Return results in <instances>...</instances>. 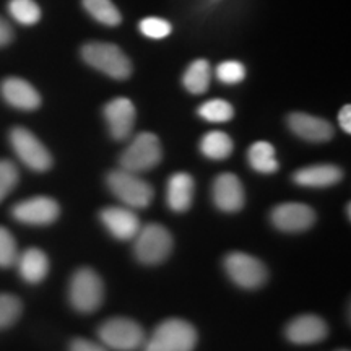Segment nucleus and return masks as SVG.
Listing matches in <instances>:
<instances>
[{
  "label": "nucleus",
  "instance_id": "b1692460",
  "mask_svg": "<svg viewBox=\"0 0 351 351\" xmlns=\"http://www.w3.org/2000/svg\"><path fill=\"white\" fill-rule=\"evenodd\" d=\"M83 7L99 23L106 26L121 25L122 15L111 0H83Z\"/></svg>",
  "mask_w": 351,
  "mask_h": 351
},
{
  "label": "nucleus",
  "instance_id": "9b49d317",
  "mask_svg": "<svg viewBox=\"0 0 351 351\" xmlns=\"http://www.w3.org/2000/svg\"><path fill=\"white\" fill-rule=\"evenodd\" d=\"M270 219L278 230L287 232H300L314 225L315 212L309 205L289 202V204H282L275 207L270 215Z\"/></svg>",
  "mask_w": 351,
  "mask_h": 351
},
{
  "label": "nucleus",
  "instance_id": "bb28decb",
  "mask_svg": "<svg viewBox=\"0 0 351 351\" xmlns=\"http://www.w3.org/2000/svg\"><path fill=\"white\" fill-rule=\"evenodd\" d=\"M21 311V301L13 295H0V330L13 326L16 320L20 319Z\"/></svg>",
  "mask_w": 351,
  "mask_h": 351
},
{
  "label": "nucleus",
  "instance_id": "7ed1b4c3",
  "mask_svg": "<svg viewBox=\"0 0 351 351\" xmlns=\"http://www.w3.org/2000/svg\"><path fill=\"white\" fill-rule=\"evenodd\" d=\"M108 186L114 195L129 208H145L152 204L153 187L138 174L127 169H116L108 174Z\"/></svg>",
  "mask_w": 351,
  "mask_h": 351
},
{
  "label": "nucleus",
  "instance_id": "9d476101",
  "mask_svg": "<svg viewBox=\"0 0 351 351\" xmlns=\"http://www.w3.org/2000/svg\"><path fill=\"white\" fill-rule=\"evenodd\" d=\"M13 218L25 225L44 226L54 223L60 215L59 204L51 197H32L20 204H16L12 210Z\"/></svg>",
  "mask_w": 351,
  "mask_h": 351
},
{
  "label": "nucleus",
  "instance_id": "39448f33",
  "mask_svg": "<svg viewBox=\"0 0 351 351\" xmlns=\"http://www.w3.org/2000/svg\"><path fill=\"white\" fill-rule=\"evenodd\" d=\"M161 158H163V147L160 138L152 132H142L122 153L121 168L138 174L160 165Z\"/></svg>",
  "mask_w": 351,
  "mask_h": 351
},
{
  "label": "nucleus",
  "instance_id": "dca6fc26",
  "mask_svg": "<svg viewBox=\"0 0 351 351\" xmlns=\"http://www.w3.org/2000/svg\"><path fill=\"white\" fill-rule=\"evenodd\" d=\"M288 125L293 134L307 142L322 143L328 142L333 137V127L330 122L306 112H293L288 117Z\"/></svg>",
  "mask_w": 351,
  "mask_h": 351
},
{
  "label": "nucleus",
  "instance_id": "f704fd0d",
  "mask_svg": "<svg viewBox=\"0 0 351 351\" xmlns=\"http://www.w3.org/2000/svg\"><path fill=\"white\" fill-rule=\"evenodd\" d=\"M340 351H348V350H340Z\"/></svg>",
  "mask_w": 351,
  "mask_h": 351
},
{
  "label": "nucleus",
  "instance_id": "1a4fd4ad",
  "mask_svg": "<svg viewBox=\"0 0 351 351\" xmlns=\"http://www.w3.org/2000/svg\"><path fill=\"white\" fill-rule=\"evenodd\" d=\"M225 269L230 278L238 287L256 289L267 282V267L257 257L245 252H231L225 258Z\"/></svg>",
  "mask_w": 351,
  "mask_h": 351
},
{
  "label": "nucleus",
  "instance_id": "ddd939ff",
  "mask_svg": "<svg viewBox=\"0 0 351 351\" xmlns=\"http://www.w3.org/2000/svg\"><path fill=\"white\" fill-rule=\"evenodd\" d=\"M287 339L296 345L319 343L328 335V326L322 317L314 314H304L293 319L287 327Z\"/></svg>",
  "mask_w": 351,
  "mask_h": 351
},
{
  "label": "nucleus",
  "instance_id": "2eb2a0df",
  "mask_svg": "<svg viewBox=\"0 0 351 351\" xmlns=\"http://www.w3.org/2000/svg\"><path fill=\"white\" fill-rule=\"evenodd\" d=\"M0 93L10 106L21 109V111H34L41 106V95L38 93V90L32 83L23 80V78H5L0 85Z\"/></svg>",
  "mask_w": 351,
  "mask_h": 351
},
{
  "label": "nucleus",
  "instance_id": "f8f14e48",
  "mask_svg": "<svg viewBox=\"0 0 351 351\" xmlns=\"http://www.w3.org/2000/svg\"><path fill=\"white\" fill-rule=\"evenodd\" d=\"M135 106L130 99L116 98L104 106V119L109 132L116 140H125L130 137L135 125Z\"/></svg>",
  "mask_w": 351,
  "mask_h": 351
},
{
  "label": "nucleus",
  "instance_id": "2f4dec72",
  "mask_svg": "<svg viewBox=\"0 0 351 351\" xmlns=\"http://www.w3.org/2000/svg\"><path fill=\"white\" fill-rule=\"evenodd\" d=\"M69 351H108L103 343H96V341L86 339H75L70 343Z\"/></svg>",
  "mask_w": 351,
  "mask_h": 351
},
{
  "label": "nucleus",
  "instance_id": "6ab92c4d",
  "mask_svg": "<svg viewBox=\"0 0 351 351\" xmlns=\"http://www.w3.org/2000/svg\"><path fill=\"white\" fill-rule=\"evenodd\" d=\"M194 199V179L187 173H176L168 181V192H166V200H168L169 208L173 212H186L192 205Z\"/></svg>",
  "mask_w": 351,
  "mask_h": 351
},
{
  "label": "nucleus",
  "instance_id": "4468645a",
  "mask_svg": "<svg viewBox=\"0 0 351 351\" xmlns=\"http://www.w3.org/2000/svg\"><path fill=\"white\" fill-rule=\"evenodd\" d=\"M215 205L223 212H239L244 205V187L232 173L219 174L213 182Z\"/></svg>",
  "mask_w": 351,
  "mask_h": 351
},
{
  "label": "nucleus",
  "instance_id": "412c9836",
  "mask_svg": "<svg viewBox=\"0 0 351 351\" xmlns=\"http://www.w3.org/2000/svg\"><path fill=\"white\" fill-rule=\"evenodd\" d=\"M247 160L251 168L261 174H274L280 168L274 145L269 142L252 143L247 152Z\"/></svg>",
  "mask_w": 351,
  "mask_h": 351
},
{
  "label": "nucleus",
  "instance_id": "f03ea898",
  "mask_svg": "<svg viewBox=\"0 0 351 351\" xmlns=\"http://www.w3.org/2000/svg\"><path fill=\"white\" fill-rule=\"evenodd\" d=\"M83 60L104 75L114 80H125L132 73V64L129 57L121 47L109 43H88L82 49Z\"/></svg>",
  "mask_w": 351,
  "mask_h": 351
},
{
  "label": "nucleus",
  "instance_id": "aec40b11",
  "mask_svg": "<svg viewBox=\"0 0 351 351\" xmlns=\"http://www.w3.org/2000/svg\"><path fill=\"white\" fill-rule=\"evenodd\" d=\"M16 265H19V271L25 282L39 283L46 278L47 271H49V258L41 249L29 247L25 252L19 254Z\"/></svg>",
  "mask_w": 351,
  "mask_h": 351
},
{
  "label": "nucleus",
  "instance_id": "6e6552de",
  "mask_svg": "<svg viewBox=\"0 0 351 351\" xmlns=\"http://www.w3.org/2000/svg\"><path fill=\"white\" fill-rule=\"evenodd\" d=\"M8 140H10L15 155L29 169L36 171V173H44L52 166V156L49 150L44 147L41 140L32 130L25 129V127H13L10 135H8Z\"/></svg>",
  "mask_w": 351,
  "mask_h": 351
},
{
  "label": "nucleus",
  "instance_id": "c85d7f7f",
  "mask_svg": "<svg viewBox=\"0 0 351 351\" xmlns=\"http://www.w3.org/2000/svg\"><path fill=\"white\" fill-rule=\"evenodd\" d=\"M140 32L150 39H163L169 36L171 32H173V26H171L169 21L163 19H158V16H148V19H143L138 25Z\"/></svg>",
  "mask_w": 351,
  "mask_h": 351
},
{
  "label": "nucleus",
  "instance_id": "cd10ccee",
  "mask_svg": "<svg viewBox=\"0 0 351 351\" xmlns=\"http://www.w3.org/2000/svg\"><path fill=\"white\" fill-rule=\"evenodd\" d=\"M16 258H19V247L15 238L7 228L0 226V267L7 269L15 265Z\"/></svg>",
  "mask_w": 351,
  "mask_h": 351
},
{
  "label": "nucleus",
  "instance_id": "5701e85b",
  "mask_svg": "<svg viewBox=\"0 0 351 351\" xmlns=\"http://www.w3.org/2000/svg\"><path fill=\"white\" fill-rule=\"evenodd\" d=\"M232 140L221 130H212L202 138L200 152L210 160H225L232 153Z\"/></svg>",
  "mask_w": 351,
  "mask_h": 351
},
{
  "label": "nucleus",
  "instance_id": "423d86ee",
  "mask_svg": "<svg viewBox=\"0 0 351 351\" xmlns=\"http://www.w3.org/2000/svg\"><path fill=\"white\" fill-rule=\"evenodd\" d=\"M69 298L78 313H93L103 304L104 285L101 276L91 269H80L70 280Z\"/></svg>",
  "mask_w": 351,
  "mask_h": 351
},
{
  "label": "nucleus",
  "instance_id": "72a5a7b5",
  "mask_svg": "<svg viewBox=\"0 0 351 351\" xmlns=\"http://www.w3.org/2000/svg\"><path fill=\"white\" fill-rule=\"evenodd\" d=\"M13 39V32H12V26L7 23L5 20L0 16V47L7 46Z\"/></svg>",
  "mask_w": 351,
  "mask_h": 351
},
{
  "label": "nucleus",
  "instance_id": "473e14b6",
  "mask_svg": "<svg viewBox=\"0 0 351 351\" xmlns=\"http://www.w3.org/2000/svg\"><path fill=\"white\" fill-rule=\"evenodd\" d=\"M339 124L341 127V130H345L346 134L351 132V106L346 104V106L341 108V111L339 114Z\"/></svg>",
  "mask_w": 351,
  "mask_h": 351
},
{
  "label": "nucleus",
  "instance_id": "c756f323",
  "mask_svg": "<svg viewBox=\"0 0 351 351\" xmlns=\"http://www.w3.org/2000/svg\"><path fill=\"white\" fill-rule=\"evenodd\" d=\"M19 179L20 174L16 166L8 160H0V202L15 189Z\"/></svg>",
  "mask_w": 351,
  "mask_h": 351
},
{
  "label": "nucleus",
  "instance_id": "7c9ffc66",
  "mask_svg": "<svg viewBox=\"0 0 351 351\" xmlns=\"http://www.w3.org/2000/svg\"><path fill=\"white\" fill-rule=\"evenodd\" d=\"M245 77L244 65L238 60H226L217 67V78L219 82L228 83V85H234V83L243 82Z\"/></svg>",
  "mask_w": 351,
  "mask_h": 351
},
{
  "label": "nucleus",
  "instance_id": "f257e3e1",
  "mask_svg": "<svg viewBox=\"0 0 351 351\" xmlns=\"http://www.w3.org/2000/svg\"><path fill=\"white\" fill-rule=\"evenodd\" d=\"M195 327L184 319H168L155 328L153 335L145 340L143 351H192L195 348Z\"/></svg>",
  "mask_w": 351,
  "mask_h": 351
},
{
  "label": "nucleus",
  "instance_id": "a211bd4d",
  "mask_svg": "<svg viewBox=\"0 0 351 351\" xmlns=\"http://www.w3.org/2000/svg\"><path fill=\"white\" fill-rule=\"evenodd\" d=\"M343 171L335 165H315L296 171L293 181L302 187H328L340 182Z\"/></svg>",
  "mask_w": 351,
  "mask_h": 351
},
{
  "label": "nucleus",
  "instance_id": "20e7f679",
  "mask_svg": "<svg viewBox=\"0 0 351 351\" xmlns=\"http://www.w3.org/2000/svg\"><path fill=\"white\" fill-rule=\"evenodd\" d=\"M98 337L106 348L116 351H135L147 340L142 326L127 317H112L103 322Z\"/></svg>",
  "mask_w": 351,
  "mask_h": 351
},
{
  "label": "nucleus",
  "instance_id": "a878e982",
  "mask_svg": "<svg viewBox=\"0 0 351 351\" xmlns=\"http://www.w3.org/2000/svg\"><path fill=\"white\" fill-rule=\"evenodd\" d=\"M199 116L207 122L221 124V122H228L232 119L234 109L225 99H210L199 108Z\"/></svg>",
  "mask_w": 351,
  "mask_h": 351
},
{
  "label": "nucleus",
  "instance_id": "393cba45",
  "mask_svg": "<svg viewBox=\"0 0 351 351\" xmlns=\"http://www.w3.org/2000/svg\"><path fill=\"white\" fill-rule=\"evenodd\" d=\"M8 12L13 20L25 26L36 25L41 19V8L34 0H10Z\"/></svg>",
  "mask_w": 351,
  "mask_h": 351
},
{
  "label": "nucleus",
  "instance_id": "0eeeda50",
  "mask_svg": "<svg viewBox=\"0 0 351 351\" xmlns=\"http://www.w3.org/2000/svg\"><path fill=\"white\" fill-rule=\"evenodd\" d=\"M134 239L135 256L147 265L161 263L173 251V236L163 225H158V223H150V225L140 228Z\"/></svg>",
  "mask_w": 351,
  "mask_h": 351
},
{
  "label": "nucleus",
  "instance_id": "f3484780",
  "mask_svg": "<svg viewBox=\"0 0 351 351\" xmlns=\"http://www.w3.org/2000/svg\"><path fill=\"white\" fill-rule=\"evenodd\" d=\"M101 221L114 238L134 239L140 231V219L129 207H108L101 212Z\"/></svg>",
  "mask_w": 351,
  "mask_h": 351
},
{
  "label": "nucleus",
  "instance_id": "4be33fe9",
  "mask_svg": "<svg viewBox=\"0 0 351 351\" xmlns=\"http://www.w3.org/2000/svg\"><path fill=\"white\" fill-rule=\"evenodd\" d=\"M210 82H212V67L204 59L194 60L189 65L182 78L184 86L192 95L205 93L208 90Z\"/></svg>",
  "mask_w": 351,
  "mask_h": 351
}]
</instances>
